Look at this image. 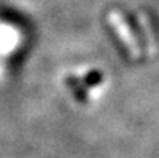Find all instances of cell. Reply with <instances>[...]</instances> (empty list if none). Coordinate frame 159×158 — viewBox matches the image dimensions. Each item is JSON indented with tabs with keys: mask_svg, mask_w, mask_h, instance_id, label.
Instances as JSON below:
<instances>
[{
	"mask_svg": "<svg viewBox=\"0 0 159 158\" xmlns=\"http://www.w3.org/2000/svg\"><path fill=\"white\" fill-rule=\"evenodd\" d=\"M22 44V34L20 31L0 20V57H6L9 56L11 53H14Z\"/></svg>",
	"mask_w": 159,
	"mask_h": 158,
	"instance_id": "6da1fadb",
	"label": "cell"
},
{
	"mask_svg": "<svg viewBox=\"0 0 159 158\" xmlns=\"http://www.w3.org/2000/svg\"><path fill=\"white\" fill-rule=\"evenodd\" d=\"M110 22L113 23V26L116 28V33L120 36V39L127 44V47H128V50L131 53H138V47H136V42H134V39H133V36L130 34V31H128V26H127V23L120 19V16H117V14H110Z\"/></svg>",
	"mask_w": 159,
	"mask_h": 158,
	"instance_id": "7a4b0ae2",
	"label": "cell"
},
{
	"mask_svg": "<svg viewBox=\"0 0 159 158\" xmlns=\"http://www.w3.org/2000/svg\"><path fill=\"white\" fill-rule=\"evenodd\" d=\"M3 76V67H2V64H0V78Z\"/></svg>",
	"mask_w": 159,
	"mask_h": 158,
	"instance_id": "3957f363",
	"label": "cell"
}]
</instances>
